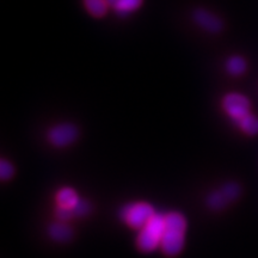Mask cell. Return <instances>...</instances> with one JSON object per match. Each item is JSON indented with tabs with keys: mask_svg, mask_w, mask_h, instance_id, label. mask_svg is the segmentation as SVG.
Wrapping results in <instances>:
<instances>
[{
	"mask_svg": "<svg viewBox=\"0 0 258 258\" xmlns=\"http://www.w3.org/2000/svg\"><path fill=\"white\" fill-rule=\"evenodd\" d=\"M156 214L148 203H132L122 208L121 217L133 228H143Z\"/></svg>",
	"mask_w": 258,
	"mask_h": 258,
	"instance_id": "cell-3",
	"label": "cell"
},
{
	"mask_svg": "<svg viewBox=\"0 0 258 258\" xmlns=\"http://www.w3.org/2000/svg\"><path fill=\"white\" fill-rule=\"evenodd\" d=\"M224 109L235 122L250 114V102L246 97L239 93H230L224 98Z\"/></svg>",
	"mask_w": 258,
	"mask_h": 258,
	"instance_id": "cell-4",
	"label": "cell"
},
{
	"mask_svg": "<svg viewBox=\"0 0 258 258\" xmlns=\"http://www.w3.org/2000/svg\"><path fill=\"white\" fill-rule=\"evenodd\" d=\"M185 219L179 213H169L165 215V227L161 237V249L169 256H175L182 250L184 243Z\"/></svg>",
	"mask_w": 258,
	"mask_h": 258,
	"instance_id": "cell-1",
	"label": "cell"
},
{
	"mask_svg": "<svg viewBox=\"0 0 258 258\" xmlns=\"http://www.w3.org/2000/svg\"><path fill=\"white\" fill-rule=\"evenodd\" d=\"M227 201L228 200L225 198V195L222 194V191L221 192H213L212 195L208 198V205L214 209L222 208Z\"/></svg>",
	"mask_w": 258,
	"mask_h": 258,
	"instance_id": "cell-13",
	"label": "cell"
},
{
	"mask_svg": "<svg viewBox=\"0 0 258 258\" xmlns=\"http://www.w3.org/2000/svg\"><path fill=\"white\" fill-rule=\"evenodd\" d=\"M84 5L93 17L101 18L108 12V0H84Z\"/></svg>",
	"mask_w": 258,
	"mask_h": 258,
	"instance_id": "cell-9",
	"label": "cell"
},
{
	"mask_svg": "<svg viewBox=\"0 0 258 258\" xmlns=\"http://www.w3.org/2000/svg\"><path fill=\"white\" fill-rule=\"evenodd\" d=\"M72 211H73V214H76V215H85L86 213L90 211V206L88 202L79 201L78 203H77L76 207L72 209Z\"/></svg>",
	"mask_w": 258,
	"mask_h": 258,
	"instance_id": "cell-16",
	"label": "cell"
},
{
	"mask_svg": "<svg viewBox=\"0 0 258 258\" xmlns=\"http://www.w3.org/2000/svg\"><path fill=\"white\" fill-rule=\"evenodd\" d=\"M194 21L196 22L199 27L211 32H218L222 28L220 18L213 15L212 12L206 11V10H198V11L194 12Z\"/></svg>",
	"mask_w": 258,
	"mask_h": 258,
	"instance_id": "cell-6",
	"label": "cell"
},
{
	"mask_svg": "<svg viewBox=\"0 0 258 258\" xmlns=\"http://www.w3.org/2000/svg\"><path fill=\"white\" fill-rule=\"evenodd\" d=\"M108 4L117 14L127 16L140 8L141 4H143V0H108Z\"/></svg>",
	"mask_w": 258,
	"mask_h": 258,
	"instance_id": "cell-7",
	"label": "cell"
},
{
	"mask_svg": "<svg viewBox=\"0 0 258 258\" xmlns=\"http://www.w3.org/2000/svg\"><path fill=\"white\" fill-rule=\"evenodd\" d=\"M222 194L225 195V198L227 200H234L239 195V186L235 183H228L222 188Z\"/></svg>",
	"mask_w": 258,
	"mask_h": 258,
	"instance_id": "cell-14",
	"label": "cell"
},
{
	"mask_svg": "<svg viewBox=\"0 0 258 258\" xmlns=\"http://www.w3.org/2000/svg\"><path fill=\"white\" fill-rule=\"evenodd\" d=\"M57 203H59V207L62 208H69L73 209L77 206V203L79 202L78 196L74 192V190L70 188L61 189L56 195Z\"/></svg>",
	"mask_w": 258,
	"mask_h": 258,
	"instance_id": "cell-8",
	"label": "cell"
},
{
	"mask_svg": "<svg viewBox=\"0 0 258 258\" xmlns=\"http://www.w3.org/2000/svg\"><path fill=\"white\" fill-rule=\"evenodd\" d=\"M165 227V217L161 214H154L152 219L141 228L138 237V246L141 251L150 252L160 244L161 237Z\"/></svg>",
	"mask_w": 258,
	"mask_h": 258,
	"instance_id": "cell-2",
	"label": "cell"
},
{
	"mask_svg": "<svg viewBox=\"0 0 258 258\" xmlns=\"http://www.w3.org/2000/svg\"><path fill=\"white\" fill-rule=\"evenodd\" d=\"M14 175V167H12L11 164L5 159L0 161V177H2L3 180L10 179Z\"/></svg>",
	"mask_w": 258,
	"mask_h": 258,
	"instance_id": "cell-15",
	"label": "cell"
},
{
	"mask_svg": "<svg viewBox=\"0 0 258 258\" xmlns=\"http://www.w3.org/2000/svg\"><path fill=\"white\" fill-rule=\"evenodd\" d=\"M56 215L57 218L60 219V220H69V219L72 217L73 215V211L72 209H69V208H62V207H59L56 212Z\"/></svg>",
	"mask_w": 258,
	"mask_h": 258,
	"instance_id": "cell-17",
	"label": "cell"
},
{
	"mask_svg": "<svg viewBox=\"0 0 258 258\" xmlns=\"http://www.w3.org/2000/svg\"><path fill=\"white\" fill-rule=\"evenodd\" d=\"M78 137V129L71 123L57 124L53 127L48 133V139L53 145L57 147H63L72 144Z\"/></svg>",
	"mask_w": 258,
	"mask_h": 258,
	"instance_id": "cell-5",
	"label": "cell"
},
{
	"mask_svg": "<svg viewBox=\"0 0 258 258\" xmlns=\"http://www.w3.org/2000/svg\"><path fill=\"white\" fill-rule=\"evenodd\" d=\"M237 123L244 133L249 135H254L258 133V118L252 114L245 115L243 118H240V120L237 122Z\"/></svg>",
	"mask_w": 258,
	"mask_h": 258,
	"instance_id": "cell-10",
	"label": "cell"
},
{
	"mask_svg": "<svg viewBox=\"0 0 258 258\" xmlns=\"http://www.w3.org/2000/svg\"><path fill=\"white\" fill-rule=\"evenodd\" d=\"M226 70L232 76H240L246 70V62L241 56H232L226 62Z\"/></svg>",
	"mask_w": 258,
	"mask_h": 258,
	"instance_id": "cell-12",
	"label": "cell"
},
{
	"mask_svg": "<svg viewBox=\"0 0 258 258\" xmlns=\"http://www.w3.org/2000/svg\"><path fill=\"white\" fill-rule=\"evenodd\" d=\"M49 235L53 239L64 241L69 240L72 237V231L69 226L63 224H53L49 227Z\"/></svg>",
	"mask_w": 258,
	"mask_h": 258,
	"instance_id": "cell-11",
	"label": "cell"
}]
</instances>
